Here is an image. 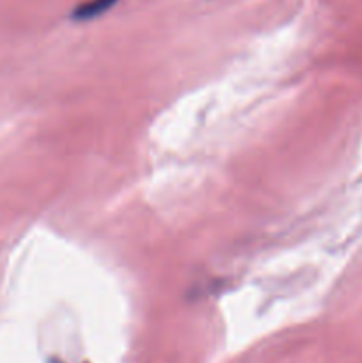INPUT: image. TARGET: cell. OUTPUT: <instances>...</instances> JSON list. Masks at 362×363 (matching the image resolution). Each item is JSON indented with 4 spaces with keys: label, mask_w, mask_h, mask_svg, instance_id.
Instances as JSON below:
<instances>
[{
    "label": "cell",
    "mask_w": 362,
    "mask_h": 363,
    "mask_svg": "<svg viewBox=\"0 0 362 363\" xmlns=\"http://www.w3.org/2000/svg\"><path fill=\"white\" fill-rule=\"evenodd\" d=\"M116 0H91V2L84 4V6L78 7L77 16L78 18H91L94 14H99L102 11H105L106 7H110Z\"/></svg>",
    "instance_id": "6da1fadb"
}]
</instances>
